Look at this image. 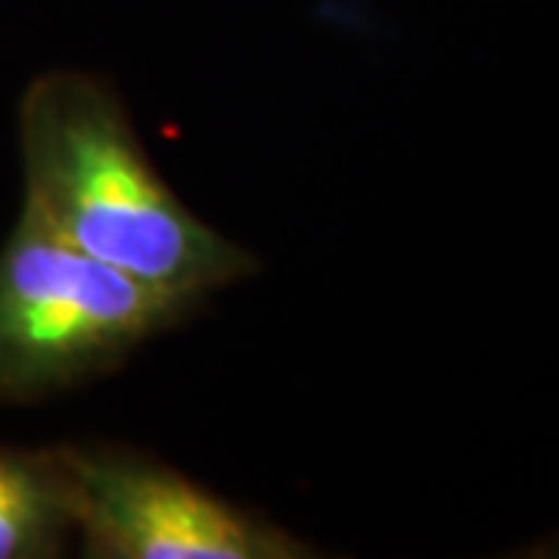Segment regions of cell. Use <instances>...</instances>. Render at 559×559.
<instances>
[{
    "mask_svg": "<svg viewBox=\"0 0 559 559\" xmlns=\"http://www.w3.org/2000/svg\"><path fill=\"white\" fill-rule=\"evenodd\" d=\"M22 212L91 259L200 305L259 271L197 218L150 162L119 94L87 72H47L20 103Z\"/></svg>",
    "mask_w": 559,
    "mask_h": 559,
    "instance_id": "1",
    "label": "cell"
},
{
    "mask_svg": "<svg viewBox=\"0 0 559 559\" xmlns=\"http://www.w3.org/2000/svg\"><path fill=\"white\" fill-rule=\"evenodd\" d=\"M190 308L20 212L0 246V404H32L116 370Z\"/></svg>",
    "mask_w": 559,
    "mask_h": 559,
    "instance_id": "2",
    "label": "cell"
},
{
    "mask_svg": "<svg viewBox=\"0 0 559 559\" xmlns=\"http://www.w3.org/2000/svg\"><path fill=\"white\" fill-rule=\"evenodd\" d=\"M79 491L87 559H305L283 525L121 444H62Z\"/></svg>",
    "mask_w": 559,
    "mask_h": 559,
    "instance_id": "3",
    "label": "cell"
},
{
    "mask_svg": "<svg viewBox=\"0 0 559 559\" xmlns=\"http://www.w3.org/2000/svg\"><path fill=\"white\" fill-rule=\"evenodd\" d=\"M79 538V491L66 448L0 441V559H53Z\"/></svg>",
    "mask_w": 559,
    "mask_h": 559,
    "instance_id": "4",
    "label": "cell"
}]
</instances>
